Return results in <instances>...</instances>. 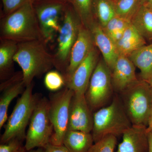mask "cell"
<instances>
[{"label": "cell", "instance_id": "obj_1", "mask_svg": "<svg viewBox=\"0 0 152 152\" xmlns=\"http://www.w3.org/2000/svg\"><path fill=\"white\" fill-rule=\"evenodd\" d=\"M0 39L9 40L18 43L44 41L33 3L27 4L1 18Z\"/></svg>", "mask_w": 152, "mask_h": 152}, {"label": "cell", "instance_id": "obj_2", "mask_svg": "<svg viewBox=\"0 0 152 152\" xmlns=\"http://www.w3.org/2000/svg\"><path fill=\"white\" fill-rule=\"evenodd\" d=\"M47 45L42 40L18 44L14 61L21 68L26 87L32 83L35 77H41L54 67L53 54L49 53Z\"/></svg>", "mask_w": 152, "mask_h": 152}, {"label": "cell", "instance_id": "obj_3", "mask_svg": "<svg viewBox=\"0 0 152 152\" xmlns=\"http://www.w3.org/2000/svg\"><path fill=\"white\" fill-rule=\"evenodd\" d=\"M132 126L123 104L118 98H115L109 106L93 114L92 134L94 142L107 136L122 135Z\"/></svg>", "mask_w": 152, "mask_h": 152}, {"label": "cell", "instance_id": "obj_4", "mask_svg": "<svg viewBox=\"0 0 152 152\" xmlns=\"http://www.w3.org/2000/svg\"><path fill=\"white\" fill-rule=\"evenodd\" d=\"M33 86L32 83L26 87L17 101L5 126V130L1 137V144L5 143L14 139L23 141L26 138V129L40 99L39 95L33 94Z\"/></svg>", "mask_w": 152, "mask_h": 152}, {"label": "cell", "instance_id": "obj_5", "mask_svg": "<svg viewBox=\"0 0 152 152\" xmlns=\"http://www.w3.org/2000/svg\"><path fill=\"white\" fill-rule=\"evenodd\" d=\"M124 108L132 126L147 127L152 111V88L139 81L122 92Z\"/></svg>", "mask_w": 152, "mask_h": 152}, {"label": "cell", "instance_id": "obj_6", "mask_svg": "<svg viewBox=\"0 0 152 152\" xmlns=\"http://www.w3.org/2000/svg\"><path fill=\"white\" fill-rule=\"evenodd\" d=\"M81 24L73 7L69 3L58 32L56 51L53 54L54 67L63 75L69 66L71 51Z\"/></svg>", "mask_w": 152, "mask_h": 152}, {"label": "cell", "instance_id": "obj_7", "mask_svg": "<svg viewBox=\"0 0 152 152\" xmlns=\"http://www.w3.org/2000/svg\"><path fill=\"white\" fill-rule=\"evenodd\" d=\"M69 3L66 0H35L33 3L42 36L47 45L58 33Z\"/></svg>", "mask_w": 152, "mask_h": 152}, {"label": "cell", "instance_id": "obj_8", "mask_svg": "<svg viewBox=\"0 0 152 152\" xmlns=\"http://www.w3.org/2000/svg\"><path fill=\"white\" fill-rule=\"evenodd\" d=\"M49 101L40 98L31 118L26 134L25 150L42 148L50 142L53 127L49 114Z\"/></svg>", "mask_w": 152, "mask_h": 152}, {"label": "cell", "instance_id": "obj_9", "mask_svg": "<svg viewBox=\"0 0 152 152\" xmlns=\"http://www.w3.org/2000/svg\"><path fill=\"white\" fill-rule=\"evenodd\" d=\"M74 92L67 87L51 96L49 101V114L53 127L50 142L55 145L63 144L68 131L69 107Z\"/></svg>", "mask_w": 152, "mask_h": 152}, {"label": "cell", "instance_id": "obj_10", "mask_svg": "<svg viewBox=\"0 0 152 152\" xmlns=\"http://www.w3.org/2000/svg\"><path fill=\"white\" fill-rule=\"evenodd\" d=\"M113 88L112 71L104 60H99L85 94L92 111L107 103L111 96Z\"/></svg>", "mask_w": 152, "mask_h": 152}, {"label": "cell", "instance_id": "obj_11", "mask_svg": "<svg viewBox=\"0 0 152 152\" xmlns=\"http://www.w3.org/2000/svg\"><path fill=\"white\" fill-rule=\"evenodd\" d=\"M85 94L74 93L69 107L68 130L91 133L93 127V114Z\"/></svg>", "mask_w": 152, "mask_h": 152}, {"label": "cell", "instance_id": "obj_12", "mask_svg": "<svg viewBox=\"0 0 152 152\" xmlns=\"http://www.w3.org/2000/svg\"><path fill=\"white\" fill-rule=\"evenodd\" d=\"M96 47L91 31L81 24L71 51L69 66L63 75L66 84L70 80L76 69Z\"/></svg>", "mask_w": 152, "mask_h": 152}, {"label": "cell", "instance_id": "obj_13", "mask_svg": "<svg viewBox=\"0 0 152 152\" xmlns=\"http://www.w3.org/2000/svg\"><path fill=\"white\" fill-rule=\"evenodd\" d=\"M99 52L95 48L76 69L65 86L72 90L75 94H86L99 62Z\"/></svg>", "mask_w": 152, "mask_h": 152}, {"label": "cell", "instance_id": "obj_14", "mask_svg": "<svg viewBox=\"0 0 152 152\" xmlns=\"http://www.w3.org/2000/svg\"><path fill=\"white\" fill-rule=\"evenodd\" d=\"M22 72H18L1 85L0 129L8 120L9 106L15 98L23 94L26 88Z\"/></svg>", "mask_w": 152, "mask_h": 152}, {"label": "cell", "instance_id": "obj_15", "mask_svg": "<svg viewBox=\"0 0 152 152\" xmlns=\"http://www.w3.org/2000/svg\"><path fill=\"white\" fill-rule=\"evenodd\" d=\"M135 67L129 57L119 55L112 71V84L116 91L123 92L139 81Z\"/></svg>", "mask_w": 152, "mask_h": 152}, {"label": "cell", "instance_id": "obj_16", "mask_svg": "<svg viewBox=\"0 0 152 152\" xmlns=\"http://www.w3.org/2000/svg\"><path fill=\"white\" fill-rule=\"evenodd\" d=\"M89 30L92 35L96 47L101 52L104 61L112 71L119 56L115 43L96 20Z\"/></svg>", "mask_w": 152, "mask_h": 152}, {"label": "cell", "instance_id": "obj_17", "mask_svg": "<svg viewBox=\"0 0 152 152\" xmlns=\"http://www.w3.org/2000/svg\"><path fill=\"white\" fill-rule=\"evenodd\" d=\"M122 141L116 152H148L147 127L132 126L123 134Z\"/></svg>", "mask_w": 152, "mask_h": 152}, {"label": "cell", "instance_id": "obj_18", "mask_svg": "<svg viewBox=\"0 0 152 152\" xmlns=\"http://www.w3.org/2000/svg\"><path fill=\"white\" fill-rule=\"evenodd\" d=\"M18 43L0 39V79L8 80L13 75L14 57L18 48Z\"/></svg>", "mask_w": 152, "mask_h": 152}, {"label": "cell", "instance_id": "obj_19", "mask_svg": "<svg viewBox=\"0 0 152 152\" xmlns=\"http://www.w3.org/2000/svg\"><path fill=\"white\" fill-rule=\"evenodd\" d=\"M145 45L146 40L131 23L116 43L119 55L126 56Z\"/></svg>", "mask_w": 152, "mask_h": 152}, {"label": "cell", "instance_id": "obj_20", "mask_svg": "<svg viewBox=\"0 0 152 152\" xmlns=\"http://www.w3.org/2000/svg\"><path fill=\"white\" fill-rule=\"evenodd\" d=\"M128 57L140 71L142 80L148 81L152 78V43L136 50Z\"/></svg>", "mask_w": 152, "mask_h": 152}, {"label": "cell", "instance_id": "obj_21", "mask_svg": "<svg viewBox=\"0 0 152 152\" xmlns=\"http://www.w3.org/2000/svg\"><path fill=\"white\" fill-rule=\"evenodd\" d=\"M131 23L146 40L152 43V8L142 4L131 20Z\"/></svg>", "mask_w": 152, "mask_h": 152}, {"label": "cell", "instance_id": "obj_22", "mask_svg": "<svg viewBox=\"0 0 152 152\" xmlns=\"http://www.w3.org/2000/svg\"><path fill=\"white\" fill-rule=\"evenodd\" d=\"M94 143L92 134L79 131L68 130L63 141L70 152H88Z\"/></svg>", "mask_w": 152, "mask_h": 152}, {"label": "cell", "instance_id": "obj_23", "mask_svg": "<svg viewBox=\"0 0 152 152\" xmlns=\"http://www.w3.org/2000/svg\"><path fill=\"white\" fill-rule=\"evenodd\" d=\"M93 12L102 28L116 16L113 4L108 0H94Z\"/></svg>", "mask_w": 152, "mask_h": 152}, {"label": "cell", "instance_id": "obj_24", "mask_svg": "<svg viewBox=\"0 0 152 152\" xmlns=\"http://www.w3.org/2000/svg\"><path fill=\"white\" fill-rule=\"evenodd\" d=\"M93 2L94 0H71L70 2L82 25L88 29L95 20Z\"/></svg>", "mask_w": 152, "mask_h": 152}, {"label": "cell", "instance_id": "obj_25", "mask_svg": "<svg viewBox=\"0 0 152 152\" xmlns=\"http://www.w3.org/2000/svg\"><path fill=\"white\" fill-rule=\"evenodd\" d=\"M130 24V21L116 16L102 28L105 32L116 44Z\"/></svg>", "mask_w": 152, "mask_h": 152}, {"label": "cell", "instance_id": "obj_26", "mask_svg": "<svg viewBox=\"0 0 152 152\" xmlns=\"http://www.w3.org/2000/svg\"><path fill=\"white\" fill-rule=\"evenodd\" d=\"M140 0H117L113 4L116 16L130 21L139 8Z\"/></svg>", "mask_w": 152, "mask_h": 152}, {"label": "cell", "instance_id": "obj_27", "mask_svg": "<svg viewBox=\"0 0 152 152\" xmlns=\"http://www.w3.org/2000/svg\"><path fill=\"white\" fill-rule=\"evenodd\" d=\"M46 88L51 91H60L66 83L62 74L58 71H50L47 72L44 79Z\"/></svg>", "mask_w": 152, "mask_h": 152}, {"label": "cell", "instance_id": "obj_28", "mask_svg": "<svg viewBox=\"0 0 152 152\" xmlns=\"http://www.w3.org/2000/svg\"><path fill=\"white\" fill-rule=\"evenodd\" d=\"M117 143V137L108 135L94 143L88 152H114Z\"/></svg>", "mask_w": 152, "mask_h": 152}, {"label": "cell", "instance_id": "obj_29", "mask_svg": "<svg viewBox=\"0 0 152 152\" xmlns=\"http://www.w3.org/2000/svg\"><path fill=\"white\" fill-rule=\"evenodd\" d=\"M35 0H1L3 9L1 18L12 13L23 6L33 3Z\"/></svg>", "mask_w": 152, "mask_h": 152}, {"label": "cell", "instance_id": "obj_30", "mask_svg": "<svg viewBox=\"0 0 152 152\" xmlns=\"http://www.w3.org/2000/svg\"><path fill=\"white\" fill-rule=\"evenodd\" d=\"M23 141L18 139L11 140L5 143L0 145V152H23L25 151L23 146Z\"/></svg>", "mask_w": 152, "mask_h": 152}, {"label": "cell", "instance_id": "obj_31", "mask_svg": "<svg viewBox=\"0 0 152 152\" xmlns=\"http://www.w3.org/2000/svg\"><path fill=\"white\" fill-rule=\"evenodd\" d=\"M43 152H70L64 145H55L49 142L43 148Z\"/></svg>", "mask_w": 152, "mask_h": 152}, {"label": "cell", "instance_id": "obj_32", "mask_svg": "<svg viewBox=\"0 0 152 152\" xmlns=\"http://www.w3.org/2000/svg\"><path fill=\"white\" fill-rule=\"evenodd\" d=\"M148 152H152V133L148 132Z\"/></svg>", "mask_w": 152, "mask_h": 152}, {"label": "cell", "instance_id": "obj_33", "mask_svg": "<svg viewBox=\"0 0 152 152\" xmlns=\"http://www.w3.org/2000/svg\"><path fill=\"white\" fill-rule=\"evenodd\" d=\"M147 132L148 133H152V111L149 121L148 124V126L147 127Z\"/></svg>", "mask_w": 152, "mask_h": 152}, {"label": "cell", "instance_id": "obj_34", "mask_svg": "<svg viewBox=\"0 0 152 152\" xmlns=\"http://www.w3.org/2000/svg\"><path fill=\"white\" fill-rule=\"evenodd\" d=\"M43 149L42 148H37V150L33 149L30 151H26V150L23 152H43Z\"/></svg>", "mask_w": 152, "mask_h": 152}, {"label": "cell", "instance_id": "obj_35", "mask_svg": "<svg viewBox=\"0 0 152 152\" xmlns=\"http://www.w3.org/2000/svg\"><path fill=\"white\" fill-rule=\"evenodd\" d=\"M150 85V86L152 88V78L150 79V80H148V81H146Z\"/></svg>", "mask_w": 152, "mask_h": 152}, {"label": "cell", "instance_id": "obj_36", "mask_svg": "<svg viewBox=\"0 0 152 152\" xmlns=\"http://www.w3.org/2000/svg\"><path fill=\"white\" fill-rule=\"evenodd\" d=\"M151 1H152V0H143L144 3L142 4H148V3L151 2Z\"/></svg>", "mask_w": 152, "mask_h": 152}, {"label": "cell", "instance_id": "obj_37", "mask_svg": "<svg viewBox=\"0 0 152 152\" xmlns=\"http://www.w3.org/2000/svg\"><path fill=\"white\" fill-rule=\"evenodd\" d=\"M148 4L150 6V7H151L152 8V1L151 2L148 3V4Z\"/></svg>", "mask_w": 152, "mask_h": 152}, {"label": "cell", "instance_id": "obj_38", "mask_svg": "<svg viewBox=\"0 0 152 152\" xmlns=\"http://www.w3.org/2000/svg\"><path fill=\"white\" fill-rule=\"evenodd\" d=\"M66 1H68L70 3L71 0H66Z\"/></svg>", "mask_w": 152, "mask_h": 152}]
</instances>
